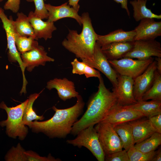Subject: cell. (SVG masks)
Here are the masks:
<instances>
[{
  "label": "cell",
  "mask_w": 161,
  "mask_h": 161,
  "mask_svg": "<svg viewBox=\"0 0 161 161\" xmlns=\"http://www.w3.org/2000/svg\"><path fill=\"white\" fill-rule=\"evenodd\" d=\"M147 0H131L130 4L133 8V16L136 21L147 18L160 19L161 15H157L146 7Z\"/></svg>",
  "instance_id": "cell-24"
},
{
  "label": "cell",
  "mask_w": 161,
  "mask_h": 161,
  "mask_svg": "<svg viewBox=\"0 0 161 161\" xmlns=\"http://www.w3.org/2000/svg\"><path fill=\"white\" fill-rule=\"evenodd\" d=\"M28 18L37 40L43 38L47 40L52 37L53 32L57 29L54 22L43 21L42 19L36 16L32 11L29 13Z\"/></svg>",
  "instance_id": "cell-18"
},
{
  "label": "cell",
  "mask_w": 161,
  "mask_h": 161,
  "mask_svg": "<svg viewBox=\"0 0 161 161\" xmlns=\"http://www.w3.org/2000/svg\"><path fill=\"white\" fill-rule=\"evenodd\" d=\"M86 65L97 69L104 74L112 84L113 87L117 84L118 74L111 66L108 60L101 49V46L96 42L93 58L92 60H83Z\"/></svg>",
  "instance_id": "cell-11"
},
{
  "label": "cell",
  "mask_w": 161,
  "mask_h": 161,
  "mask_svg": "<svg viewBox=\"0 0 161 161\" xmlns=\"http://www.w3.org/2000/svg\"><path fill=\"white\" fill-rule=\"evenodd\" d=\"M25 154L27 161H60L59 158H55L49 154L47 157H41L31 150L26 151Z\"/></svg>",
  "instance_id": "cell-33"
},
{
  "label": "cell",
  "mask_w": 161,
  "mask_h": 161,
  "mask_svg": "<svg viewBox=\"0 0 161 161\" xmlns=\"http://www.w3.org/2000/svg\"><path fill=\"white\" fill-rule=\"evenodd\" d=\"M134 41L112 43L101 46V49L108 60L119 59L131 50Z\"/></svg>",
  "instance_id": "cell-20"
},
{
  "label": "cell",
  "mask_w": 161,
  "mask_h": 161,
  "mask_svg": "<svg viewBox=\"0 0 161 161\" xmlns=\"http://www.w3.org/2000/svg\"><path fill=\"white\" fill-rule=\"evenodd\" d=\"M3 0H0V2L2 1Z\"/></svg>",
  "instance_id": "cell-44"
},
{
  "label": "cell",
  "mask_w": 161,
  "mask_h": 161,
  "mask_svg": "<svg viewBox=\"0 0 161 161\" xmlns=\"http://www.w3.org/2000/svg\"><path fill=\"white\" fill-rule=\"evenodd\" d=\"M156 62L154 61L146 69L134 79L133 95L137 101L142 100V97L152 85L156 70Z\"/></svg>",
  "instance_id": "cell-13"
},
{
  "label": "cell",
  "mask_w": 161,
  "mask_h": 161,
  "mask_svg": "<svg viewBox=\"0 0 161 161\" xmlns=\"http://www.w3.org/2000/svg\"><path fill=\"white\" fill-rule=\"evenodd\" d=\"M99 79L98 91L89 100L86 110L82 117L72 127L70 134L74 136L90 126L100 122L117 103L114 93L106 88L102 77Z\"/></svg>",
  "instance_id": "cell-2"
},
{
  "label": "cell",
  "mask_w": 161,
  "mask_h": 161,
  "mask_svg": "<svg viewBox=\"0 0 161 161\" xmlns=\"http://www.w3.org/2000/svg\"><path fill=\"white\" fill-rule=\"evenodd\" d=\"M28 99L15 107H8L3 101L0 104V108L4 110L7 114L6 120L0 122V126L5 127L6 133L8 136L13 138L22 140L27 136L28 128L23 123V117Z\"/></svg>",
  "instance_id": "cell-4"
},
{
  "label": "cell",
  "mask_w": 161,
  "mask_h": 161,
  "mask_svg": "<svg viewBox=\"0 0 161 161\" xmlns=\"http://www.w3.org/2000/svg\"><path fill=\"white\" fill-rule=\"evenodd\" d=\"M148 119L156 132L161 133V114L151 117Z\"/></svg>",
  "instance_id": "cell-37"
},
{
  "label": "cell",
  "mask_w": 161,
  "mask_h": 161,
  "mask_svg": "<svg viewBox=\"0 0 161 161\" xmlns=\"http://www.w3.org/2000/svg\"><path fill=\"white\" fill-rule=\"evenodd\" d=\"M2 9V8H0V13L1 12Z\"/></svg>",
  "instance_id": "cell-43"
},
{
  "label": "cell",
  "mask_w": 161,
  "mask_h": 161,
  "mask_svg": "<svg viewBox=\"0 0 161 161\" xmlns=\"http://www.w3.org/2000/svg\"><path fill=\"white\" fill-rule=\"evenodd\" d=\"M45 5L48 12L47 21L54 22L62 18H70L75 19L80 25H82L81 16L78 15V11L68 5L67 2L57 6L49 4H45Z\"/></svg>",
  "instance_id": "cell-16"
},
{
  "label": "cell",
  "mask_w": 161,
  "mask_h": 161,
  "mask_svg": "<svg viewBox=\"0 0 161 161\" xmlns=\"http://www.w3.org/2000/svg\"><path fill=\"white\" fill-rule=\"evenodd\" d=\"M0 18L6 34L7 48L8 49V60L11 62H17L18 63L22 72L23 79H25L26 78L24 71L26 68L22 62L20 53L17 50L16 45L15 30L12 23L13 18L11 16H10L8 18L5 14L4 10L2 9L0 13Z\"/></svg>",
  "instance_id": "cell-9"
},
{
  "label": "cell",
  "mask_w": 161,
  "mask_h": 161,
  "mask_svg": "<svg viewBox=\"0 0 161 161\" xmlns=\"http://www.w3.org/2000/svg\"><path fill=\"white\" fill-rule=\"evenodd\" d=\"M134 30V41L155 40L161 35V21H155L154 18L144 19Z\"/></svg>",
  "instance_id": "cell-15"
},
{
  "label": "cell",
  "mask_w": 161,
  "mask_h": 161,
  "mask_svg": "<svg viewBox=\"0 0 161 161\" xmlns=\"http://www.w3.org/2000/svg\"><path fill=\"white\" fill-rule=\"evenodd\" d=\"M134 30L125 31L122 29L112 31L105 35H97L96 42L100 46L110 43L134 41Z\"/></svg>",
  "instance_id": "cell-21"
},
{
  "label": "cell",
  "mask_w": 161,
  "mask_h": 161,
  "mask_svg": "<svg viewBox=\"0 0 161 161\" xmlns=\"http://www.w3.org/2000/svg\"><path fill=\"white\" fill-rule=\"evenodd\" d=\"M113 126L120 138L123 148L127 151L135 144L131 125L127 122Z\"/></svg>",
  "instance_id": "cell-22"
},
{
  "label": "cell",
  "mask_w": 161,
  "mask_h": 161,
  "mask_svg": "<svg viewBox=\"0 0 161 161\" xmlns=\"http://www.w3.org/2000/svg\"><path fill=\"white\" fill-rule=\"evenodd\" d=\"M46 88L49 90L56 89L59 97L64 101L76 97L79 95L74 83L66 78H56L50 80L47 82Z\"/></svg>",
  "instance_id": "cell-17"
},
{
  "label": "cell",
  "mask_w": 161,
  "mask_h": 161,
  "mask_svg": "<svg viewBox=\"0 0 161 161\" xmlns=\"http://www.w3.org/2000/svg\"><path fill=\"white\" fill-rule=\"evenodd\" d=\"M156 152L154 151L148 153L143 152L134 146L127 151L130 161H152Z\"/></svg>",
  "instance_id": "cell-30"
},
{
  "label": "cell",
  "mask_w": 161,
  "mask_h": 161,
  "mask_svg": "<svg viewBox=\"0 0 161 161\" xmlns=\"http://www.w3.org/2000/svg\"><path fill=\"white\" fill-rule=\"evenodd\" d=\"M145 117L140 112L130 105L121 106L117 103L113 106L101 122L108 123L113 126Z\"/></svg>",
  "instance_id": "cell-8"
},
{
  "label": "cell",
  "mask_w": 161,
  "mask_h": 161,
  "mask_svg": "<svg viewBox=\"0 0 161 161\" xmlns=\"http://www.w3.org/2000/svg\"><path fill=\"white\" fill-rule=\"evenodd\" d=\"M81 17L83 25L81 32L78 34L76 30H69L62 44L82 60H91L93 58L97 34L94 30L88 13H83Z\"/></svg>",
  "instance_id": "cell-3"
},
{
  "label": "cell",
  "mask_w": 161,
  "mask_h": 161,
  "mask_svg": "<svg viewBox=\"0 0 161 161\" xmlns=\"http://www.w3.org/2000/svg\"><path fill=\"white\" fill-rule=\"evenodd\" d=\"M76 98V103L69 108L60 109L53 106L55 113L51 118L42 122L32 121L29 128L32 132L42 133L50 138L64 139L70 134L73 125L83 112V99L79 95Z\"/></svg>",
  "instance_id": "cell-1"
},
{
  "label": "cell",
  "mask_w": 161,
  "mask_h": 161,
  "mask_svg": "<svg viewBox=\"0 0 161 161\" xmlns=\"http://www.w3.org/2000/svg\"><path fill=\"white\" fill-rule=\"evenodd\" d=\"M28 2H33L35 10L34 13L35 15L43 19H47L48 12L46 9L44 0H26Z\"/></svg>",
  "instance_id": "cell-32"
},
{
  "label": "cell",
  "mask_w": 161,
  "mask_h": 161,
  "mask_svg": "<svg viewBox=\"0 0 161 161\" xmlns=\"http://www.w3.org/2000/svg\"><path fill=\"white\" fill-rule=\"evenodd\" d=\"M21 54L23 65L29 72L32 71L35 67L44 66L47 62H53L55 60L47 55L43 46L39 45L33 49Z\"/></svg>",
  "instance_id": "cell-14"
},
{
  "label": "cell",
  "mask_w": 161,
  "mask_h": 161,
  "mask_svg": "<svg viewBox=\"0 0 161 161\" xmlns=\"http://www.w3.org/2000/svg\"><path fill=\"white\" fill-rule=\"evenodd\" d=\"M84 74L86 78L95 77H97L99 79L101 76L99 71L86 64L85 67Z\"/></svg>",
  "instance_id": "cell-38"
},
{
  "label": "cell",
  "mask_w": 161,
  "mask_h": 161,
  "mask_svg": "<svg viewBox=\"0 0 161 161\" xmlns=\"http://www.w3.org/2000/svg\"><path fill=\"white\" fill-rule=\"evenodd\" d=\"M129 105L132 108L142 112L148 118L161 114V100H141Z\"/></svg>",
  "instance_id": "cell-23"
},
{
  "label": "cell",
  "mask_w": 161,
  "mask_h": 161,
  "mask_svg": "<svg viewBox=\"0 0 161 161\" xmlns=\"http://www.w3.org/2000/svg\"><path fill=\"white\" fill-rule=\"evenodd\" d=\"M42 92L39 93H35L30 95L29 97L28 101L24 109L23 117V123L24 125L27 126L29 127L32 120H41L44 118L43 115H37L33 109L34 102L39 96Z\"/></svg>",
  "instance_id": "cell-26"
},
{
  "label": "cell",
  "mask_w": 161,
  "mask_h": 161,
  "mask_svg": "<svg viewBox=\"0 0 161 161\" xmlns=\"http://www.w3.org/2000/svg\"><path fill=\"white\" fill-rule=\"evenodd\" d=\"M117 3L120 4L121 7L125 9L129 16H130V13L128 7V0H114Z\"/></svg>",
  "instance_id": "cell-39"
},
{
  "label": "cell",
  "mask_w": 161,
  "mask_h": 161,
  "mask_svg": "<svg viewBox=\"0 0 161 161\" xmlns=\"http://www.w3.org/2000/svg\"><path fill=\"white\" fill-rule=\"evenodd\" d=\"M106 161H130L127 151L125 150L105 156Z\"/></svg>",
  "instance_id": "cell-34"
},
{
  "label": "cell",
  "mask_w": 161,
  "mask_h": 161,
  "mask_svg": "<svg viewBox=\"0 0 161 161\" xmlns=\"http://www.w3.org/2000/svg\"><path fill=\"white\" fill-rule=\"evenodd\" d=\"M134 82V80L131 77L118 74L117 84L113 89L112 92L117 104L127 106L137 102L133 95Z\"/></svg>",
  "instance_id": "cell-12"
},
{
  "label": "cell",
  "mask_w": 161,
  "mask_h": 161,
  "mask_svg": "<svg viewBox=\"0 0 161 161\" xmlns=\"http://www.w3.org/2000/svg\"><path fill=\"white\" fill-rule=\"evenodd\" d=\"M71 64L72 67V72L73 74L80 75L84 74L86 65L84 63L80 62L75 58L71 62Z\"/></svg>",
  "instance_id": "cell-35"
},
{
  "label": "cell",
  "mask_w": 161,
  "mask_h": 161,
  "mask_svg": "<svg viewBox=\"0 0 161 161\" xmlns=\"http://www.w3.org/2000/svg\"><path fill=\"white\" fill-rule=\"evenodd\" d=\"M153 56L161 57L160 43L155 40L134 41L132 49L123 58L144 60Z\"/></svg>",
  "instance_id": "cell-10"
},
{
  "label": "cell",
  "mask_w": 161,
  "mask_h": 161,
  "mask_svg": "<svg viewBox=\"0 0 161 161\" xmlns=\"http://www.w3.org/2000/svg\"><path fill=\"white\" fill-rule=\"evenodd\" d=\"M21 0H7L4 7L5 10H10L13 13H17L19 9Z\"/></svg>",
  "instance_id": "cell-36"
},
{
  "label": "cell",
  "mask_w": 161,
  "mask_h": 161,
  "mask_svg": "<svg viewBox=\"0 0 161 161\" xmlns=\"http://www.w3.org/2000/svg\"><path fill=\"white\" fill-rule=\"evenodd\" d=\"M149 99L161 100V74L156 70L153 83L143 95L142 100Z\"/></svg>",
  "instance_id": "cell-28"
},
{
  "label": "cell",
  "mask_w": 161,
  "mask_h": 161,
  "mask_svg": "<svg viewBox=\"0 0 161 161\" xmlns=\"http://www.w3.org/2000/svg\"><path fill=\"white\" fill-rule=\"evenodd\" d=\"M17 18L12 23L16 32L23 36L31 37L37 40L33 29L29 20L28 16L23 13H17Z\"/></svg>",
  "instance_id": "cell-25"
},
{
  "label": "cell",
  "mask_w": 161,
  "mask_h": 161,
  "mask_svg": "<svg viewBox=\"0 0 161 161\" xmlns=\"http://www.w3.org/2000/svg\"><path fill=\"white\" fill-rule=\"evenodd\" d=\"M156 62V70L160 74H161V57H156L155 58Z\"/></svg>",
  "instance_id": "cell-41"
},
{
  "label": "cell",
  "mask_w": 161,
  "mask_h": 161,
  "mask_svg": "<svg viewBox=\"0 0 161 161\" xmlns=\"http://www.w3.org/2000/svg\"><path fill=\"white\" fill-rule=\"evenodd\" d=\"M141 118L129 122L131 126L135 143L145 140L156 132L148 118Z\"/></svg>",
  "instance_id": "cell-19"
},
{
  "label": "cell",
  "mask_w": 161,
  "mask_h": 161,
  "mask_svg": "<svg viewBox=\"0 0 161 161\" xmlns=\"http://www.w3.org/2000/svg\"><path fill=\"white\" fill-rule=\"evenodd\" d=\"M147 0V1L148 0Z\"/></svg>",
  "instance_id": "cell-45"
},
{
  "label": "cell",
  "mask_w": 161,
  "mask_h": 161,
  "mask_svg": "<svg viewBox=\"0 0 161 161\" xmlns=\"http://www.w3.org/2000/svg\"><path fill=\"white\" fill-rule=\"evenodd\" d=\"M94 126L91 125L81 130L75 138L67 140L66 142L79 148L84 147L92 153L98 161H104L105 155Z\"/></svg>",
  "instance_id": "cell-5"
},
{
  "label": "cell",
  "mask_w": 161,
  "mask_h": 161,
  "mask_svg": "<svg viewBox=\"0 0 161 161\" xmlns=\"http://www.w3.org/2000/svg\"><path fill=\"white\" fill-rule=\"evenodd\" d=\"M161 161V150L159 149L156 151L155 155L153 157L152 161Z\"/></svg>",
  "instance_id": "cell-42"
},
{
  "label": "cell",
  "mask_w": 161,
  "mask_h": 161,
  "mask_svg": "<svg viewBox=\"0 0 161 161\" xmlns=\"http://www.w3.org/2000/svg\"><path fill=\"white\" fill-rule=\"evenodd\" d=\"M154 61L151 57L144 60L124 58L108 60L111 66L119 75L130 77L134 80L142 74Z\"/></svg>",
  "instance_id": "cell-6"
},
{
  "label": "cell",
  "mask_w": 161,
  "mask_h": 161,
  "mask_svg": "<svg viewBox=\"0 0 161 161\" xmlns=\"http://www.w3.org/2000/svg\"><path fill=\"white\" fill-rule=\"evenodd\" d=\"M161 144V133L155 132L150 137L134 145V147L144 153L154 151Z\"/></svg>",
  "instance_id": "cell-27"
},
{
  "label": "cell",
  "mask_w": 161,
  "mask_h": 161,
  "mask_svg": "<svg viewBox=\"0 0 161 161\" xmlns=\"http://www.w3.org/2000/svg\"><path fill=\"white\" fill-rule=\"evenodd\" d=\"M25 150L20 143L16 147H13L6 154L4 159L6 161H27Z\"/></svg>",
  "instance_id": "cell-31"
},
{
  "label": "cell",
  "mask_w": 161,
  "mask_h": 161,
  "mask_svg": "<svg viewBox=\"0 0 161 161\" xmlns=\"http://www.w3.org/2000/svg\"><path fill=\"white\" fill-rule=\"evenodd\" d=\"M94 127L105 156L122 150L120 140L113 125L100 122Z\"/></svg>",
  "instance_id": "cell-7"
},
{
  "label": "cell",
  "mask_w": 161,
  "mask_h": 161,
  "mask_svg": "<svg viewBox=\"0 0 161 161\" xmlns=\"http://www.w3.org/2000/svg\"><path fill=\"white\" fill-rule=\"evenodd\" d=\"M80 0H69V5L72 6L74 9L78 12L80 5L78 4V2Z\"/></svg>",
  "instance_id": "cell-40"
},
{
  "label": "cell",
  "mask_w": 161,
  "mask_h": 161,
  "mask_svg": "<svg viewBox=\"0 0 161 161\" xmlns=\"http://www.w3.org/2000/svg\"><path fill=\"white\" fill-rule=\"evenodd\" d=\"M15 38L17 49L21 54L32 50L38 45V41L33 38L22 36L15 30Z\"/></svg>",
  "instance_id": "cell-29"
}]
</instances>
